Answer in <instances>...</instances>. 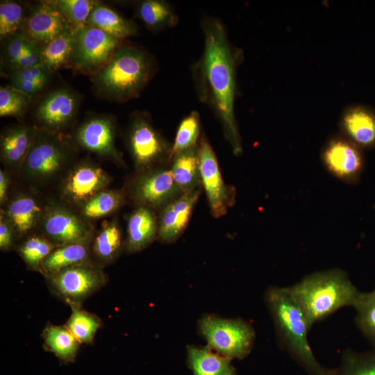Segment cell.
<instances>
[{
    "mask_svg": "<svg viewBox=\"0 0 375 375\" xmlns=\"http://www.w3.org/2000/svg\"><path fill=\"white\" fill-rule=\"evenodd\" d=\"M203 51L192 67L199 99L206 103L220 121L234 154L242 148L235 117L236 67L241 53L231 44L222 21L207 16L202 21Z\"/></svg>",
    "mask_w": 375,
    "mask_h": 375,
    "instance_id": "cell-1",
    "label": "cell"
},
{
    "mask_svg": "<svg viewBox=\"0 0 375 375\" xmlns=\"http://www.w3.org/2000/svg\"><path fill=\"white\" fill-rule=\"evenodd\" d=\"M154 72L152 58L142 48L122 43L108 62L92 75L102 98L124 102L139 96Z\"/></svg>",
    "mask_w": 375,
    "mask_h": 375,
    "instance_id": "cell-2",
    "label": "cell"
},
{
    "mask_svg": "<svg viewBox=\"0 0 375 375\" xmlns=\"http://www.w3.org/2000/svg\"><path fill=\"white\" fill-rule=\"evenodd\" d=\"M279 343L310 375H334L315 358L308 342V322L287 288L271 287L265 293Z\"/></svg>",
    "mask_w": 375,
    "mask_h": 375,
    "instance_id": "cell-3",
    "label": "cell"
},
{
    "mask_svg": "<svg viewBox=\"0 0 375 375\" xmlns=\"http://www.w3.org/2000/svg\"><path fill=\"white\" fill-rule=\"evenodd\" d=\"M287 289L310 327L340 308L353 306L360 294L340 269L312 274Z\"/></svg>",
    "mask_w": 375,
    "mask_h": 375,
    "instance_id": "cell-4",
    "label": "cell"
},
{
    "mask_svg": "<svg viewBox=\"0 0 375 375\" xmlns=\"http://www.w3.org/2000/svg\"><path fill=\"white\" fill-rule=\"evenodd\" d=\"M198 330L208 347L231 360L244 358L251 351L255 340L252 326L241 319L205 315L199 320Z\"/></svg>",
    "mask_w": 375,
    "mask_h": 375,
    "instance_id": "cell-5",
    "label": "cell"
},
{
    "mask_svg": "<svg viewBox=\"0 0 375 375\" xmlns=\"http://www.w3.org/2000/svg\"><path fill=\"white\" fill-rule=\"evenodd\" d=\"M122 41L86 24L75 27L69 67L76 72L92 75L108 62Z\"/></svg>",
    "mask_w": 375,
    "mask_h": 375,
    "instance_id": "cell-6",
    "label": "cell"
},
{
    "mask_svg": "<svg viewBox=\"0 0 375 375\" xmlns=\"http://www.w3.org/2000/svg\"><path fill=\"white\" fill-rule=\"evenodd\" d=\"M51 294L66 304L82 305L107 283L101 269L88 263L65 268L48 278Z\"/></svg>",
    "mask_w": 375,
    "mask_h": 375,
    "instance_id": "cell-7",
    "label": "cell"
},
{
    "mask_svg": "<svg viewBox=\"0 0 375 375\" xmlns=\"http://www.w3.org/2000/svg\"><path fill=\"white\" fill-rule=\"evenodd\" d=\"M199 147L201 181L212 215L220 217L235 203V190L224 183L215 153L204 137L201 138Z\"/></svg>",
    "mask_w": 375,
    "mask_h": 375,
    "instance_id": "cell-8",
    "label": "cell"
},
{
    "mask_svg": "<svg viewBox=\"0 0 375 375\" xmlns=\"http://www.w3.org/2000/svg\"><path fill=\"white\" fill-rule=\"evenodd\" d=\"M128 143L135 164L147 167L159 161L170 152L169 147L151 123L149 115L143 112H135L131 118Z\"/></svg>",
    "mask_w": 375,
    "mask_h": 375,
    "instance_id": "cell-9",
    "label": "cell"
},
{
    "mask_svg": "<svg viewBox=\"0 0 375 375\" xmlns=\"http://www.w3.org/2000/svg\"><path fill=\"white\" fill-rule=\"evenodd\" d=\"M74 28L53 1H42L26 15L22 31L41 45Z\"/></svg>",
    "mask_w": 375,
    "mask_h": 375,
    "instance_id": "cell-10",
    "label": "cell"
},
{
    "mask_svg": "<svg viewBox=\"0 0 375 375\" xmlns=\"http://www.w3.org/2000/svg\"><path fill=\"white\" fill-rule=\"evenodd\" d=\"M66 156L65 147L58 140L50 134L38 132L24 162L30 174L48 176L60 169Z\"/></svg>",
    "mask_w": 375,
    "mask_h": 375,
    "instance_id": "cell-11",
    "label": "cell"
},
{
    "mask_svg": "<svg viewBox=\"0 0 375 375\" xmlns=\"http://www.w3.org/2000/svg\"><path fill=\"white\" fill-rule=\"evenodd\" d=\"M79 106L77 94L67 88L49 93L38 104L36 116L45 126L58 130L65 126L75 116Z\"/></svg>",
    "mask_w": 375,
    "mask_h": 375,
    "instance_id": "cell-12",
    "label": "cell"
},
{
    "mask_svg": "<svg viewBox=\"0 0 375 375\" xmlns=\"http://www.w3.org/2000/svg\"><path fill=\"white\" fill-rule=\"evenodd\" d=\"M200 194L199 188L183 193L165 206L159 222L158 238L164 242H172L183 232Z\"/></svg>",
    "mask_w": 375,
    "mask_h": 375,
    "instance_id": "cell-13",
    "label": "cell"
},
{
    "mask_svg": "<svg viewBox=\"0 0 375 375\" xmlns=\"http://www.w3.org/2000/svg\"><path fill=\"white\" fill-rule=\"evenodd\" d=\"M138 199L150 206L169 204L183 194L170 170L159 169L141 177L135 185Z\"/></svg>",
    "mask_w": 375,
    "mask_h": 375,
    "instance_id": "cell-14",
    "label": "cell"
},
{
    "mask_svg": "<svg viewBox=\"0 0 375 375\" xmlns=\"http://www.w3.org/2000/svg\"><path fill=\"white\" fill-rule=\"evenodd\" d=\"M323 160L329 172L345 181L355 180L362 167V158L355 144L342 140L328 144Z\"/></svg>",
    "mask_w": 375,
    "mask_h": 375,
    "instance_id": "cell-15",
    "label": "cell"
},
{
    "mask_svg": "<svg viewBox=\"0 0 375 375\" xmlns=\"http://www.w3.org/2000/svg\"><path fill=\"white\" fill-rule=\"evenodd\" d=\"M76 138L85 149L103 156L117 157L114 144L115 126L112 119L93 117L78 128Z\"/></svg>",
    "mask_w": 375,
    "mask_h": 375,
    "instance_id": "cell-16",
    "label": "cell"
},
{
    "mask_svg": "<svg viewBox=\"0 0 375 375\" xmlns=\"http://www.w3.org/2000/svg\"><path fill=\"white\" fill-rule=\"evenodd\" d=\"M44 231L60 245L85 242L88 235L85 225L76 216L62 210H56L47 216Z\"/></svg>",
    "mask_w": 375,
    "mask_h": 375,
    "instance_id": "cell-17",
    "label": "cell"
},
{
    "mask_svg": "<svg viewBox=\"0 0 375 375\" xmlns=\"http://www.w3.org/2000/svg\"><path fill=\"white\" fill-rule=\"evenodd\" d=\"M107 182V175L102 169L89 165H81L68 177L65 192L74 201H88L97 195Z\"/></svg>",
    "mask_w": 375,
    "mask_h": 375,
    "instance_id": "cell-18",
    "label": "cell"
},
{
    "mask_svg": "<svg viewBox=\"0 0 375 375\" xmlns=\"http://www.w3.org/2000/svg\"><path fill=\"white\" fill-rule=\"evenodd\" d=\"M231 360L208 347H187V364L193 375H237Z\"/></svg>",
    "mask_w": 375,
    "mask_h": 375,
    "instance_id": "cell-19",
    "label": "cell"
},
{
    "mask_svg": "<svg viewBox=\"0 0 375 375\" xmlns=\"http://www.w3.org/2000/svg\"><path fill=\"white\" fill-rule=\"evenodd\" d=\"M86 24L99 28L122 40L137 34L138 31V28L133 21L122 17L100 1H98L90 12Z\"/></svg>",
    "mask_w": 375,
    "mask_h": 375,
    "instance_id": "cell-20",
    "label": "cell"
},
{
    "mask_svg": "<svg viewBox=\"0 0 375 375\" xmlns=\"http://www.w3.org/2000/svg\"><path fill=\"white\" fill-rule=\"evenodd\" d=\"M172 160L170 171L182 193L198 189L201 183L199 144L178 153Z\"/></svg>",
    "mask_w": 375,
    "mask_h": 375,
    "instance_id": "cell-21",
    "label": "cell"
},
{
    "mask_svg": "<svg viewBox=\"0 0 375 375\" xmlns=\"http://www.w3.org/2000/svg\"><path fill=\"white\" fill-rule=\"evenodd\" d=\"M43 347L64 363L75 361L81 343L65 325L47 324L42 333Z\"/></svg>",
    "mask_w": 375,
    "mask_h": 375,
    "instance_id": "cell-22",
    "label": "cell"
},
{
    "mask_svg": "<svg viewBox=\"0 0 375 375\" xmlns=\"http://www.w3.org/2000/svg\"><path fill=\"white\" fill-rule=\"evenodd\" d=\"M158 229L153 212L141 207L130 217L128 223L127 250L136 252L147 247L155 238Z\"/></svg>",
    "mask_w": 375,
    "mask_h": 375,
    "instance_id": "cell-23",
    "label": "cell"
},
{
    "mask_svg": "<svg viewBox=\"0 0 375 375\" xmlns=\"http://www.w3.org/2000/svg\"><path fill=\"white\" fill-rule=\"evenodd\" d=\"M135 16L153 32L175 26L178 16L174 8L162 0H143L135 6Z\"/></svg>",
    "mask_w": 375,
    "mask_h": 375,
    "instance_id": "cell-24",
    "label": "cell"
},
{
    "mask_svg": "<svg viewBox=\"0 0 375 375\" xmlns=\"http://www.w3.org/2000/svg\"><path fill=\"white\" fill-rule=\"evenodd\" d=\"M85 242L61 245L54 249L43 261L40 272L48 278L62 269L86 263L88 249Z\"/></svg>",
    "mask_w": 375,
    "mask_h": 375,
    "instance_id": "cell-25",
    "label": "cell"
},
{
    "mask_svg": "<svg viewBox=\"0 0 375 375\" xmlns=\"http://www.w3.org/2000/svg\"><path fill=\"white\" fill-rule=\"evenodd\" d=\"M33 130L18 126L5 131L1 137V153L8 164L16 165L24 160L35 138Z\"/></svg>",
    "mask_w": 375,
    "mask_h": 375,
    "instance_id": "cell-26",
    "label": "cell"
},
{
    "mask_svg": "<svg viewBox=\"0 0 375 375\" xmlns=\"http://www.w3.org/2000/svg\"><path fill=\"white\" fill-rule=\"evenodd\" d=\"M345 131L356 144L370 147L375 144V115L362 108L349 110L344 117Z\"/></svg>",
    "mask_w": 375,
    "mask_h": 375,
    "instance_id": "cell-27",
    "label": "cell"
},
{
    "mask_svg": "<svg viewBox=\"0 0 375 375\" xmlns=\"http://www.w3.org/2000/svg\"><path fill=\"white\" fill-rule=\"evenodd\" d=\"M74 29L40 45L41 64L51 73L69 67L74 46Z\"/></svg>",
    "mask_w": 375,
    "mask_h": 375,
    "instance_id": "cell-28",
    "label": "cell"
},
{
    "mask_svg": "<svg viewBox=\"0 0 375 375\" xmlns=\"http://www.w3.org/2000/svg\"><path fill=\"white\" fill-rule=\"evenodd\" d=\"M71 314L65 324L81 344H92L102 321L98 315L83 308L82 305H71Z\"/></svg>",
    "mask_w": 375,
    "mask_h": 375,
    "instance_id": "cell-29",
    "label": "cell"
},
{
    "mask_svg": "<svg viewBox=\"0 0 375 375\" xmlns=\"http://www.w3.org/2000/svg\"><path fill=\"white\" fill-rule=\"evenodd\" d=\"M51 74L42 64L15 69L8 73L10 85L31 97L44 88Z\"/></svg>",
    "mask_w": 375,
    "mask_h": 375,
    "instance_id": "cell-30",
    "label": "cell"
},
{
    "mask_svg": "<svg viewBox=\"0 0 375 375\" xmlns=\"http://www.w3.org/2000/svg\"><path fill=\"white\" fill-rule=\"evenodd\" d=\"M8 212L17 231L19 234H24L33 227L40 208L34 199L22 197L11 202Z\"/></svg>",
    "mask_w": 375,
    "mask_h": 375,
    "instance_id": "cell-31",
    "label": "cell"
},
{
    "mask_svg": "<svg viewBox=\"0 0 375 375\" xmlns=\"http://www.w3.org/2000/svg\"><path fill=\"white\" fill-rule=\"evenodd\" d=\"M199 132V114L192 111L179 124L168 160H172L178 153L197 145Z\"/></svg>",
    "mask_w": 375,
    "mask_h": 375,
    "instance_id": "cell-32",
    "label": "cell"
},
{
    "mask_svg": "<svg viewBox=\"0 0 375 375\" xmlns=\"http://www.w3.org/2000/svg\"><path fill=\"white\" fill-rule=\"evenodd\" d=\"M334 375H375V349L364 353L346 350Z\"/></svg>",
    "mask_w": 375,
    "mask_h": 375,
    "instance_id": "cell-33",
    "label": "cell"
},
{
    "mask_svg": "<svg viewBox=\"0 0 375 375\" xmlns=\"http://www.w3.org/2000/svg\"><path fill=\"white\" fill-rule=\"evenodd\" d=\"M353 307L358 328L375 349V290L360 292Z\"/></svg>",
    "mask_w": 375,
    "mask_h": 375,
    "instance_id": "cell-34",
    "label": "cell"
},
{
    "mask_svg": "<svg viewBox=\"0 0 375 375\" xmlns=\"http://www.w3.org/2000/svg\"><path fill=\"white\" fill-rule=\"evenodd\" d=\"M26 16L23 5L15 1H1L0 38L5 40L22 31Z\"/></svg>",
    "mask_w": 375,
    "mask_h": 375,
    "instance_id": "cell-35",
    "label": "cell"
},
{
    "mask_svg": "<svg viewBox=\"0 0 375 375\" xmlns=\"http://www.w3.org/2000/svg\"><path fill=\"white\" fill-rule=\"evenodd\" d=\"M122 245L121 233L115 224L106 227L95 238L93 250L101 261L112 260Z\"/></svg>",
    "mask_w": 375,
    "mask_h": 375,
    "instance_id": "cell-36",
    "label": "cell"
},
{
    "mask_svg": "<svg viewBox=\"0 0 375 375\" xmlns=\"http://www.w3.org/2000/svg\"><path fill=\"white\" fill-rule=\"evenodd\" d=\"M31 97L10 85L0 88V116L19 117L28 108Z\"/></svg>",
    "mask_w": 375,
    "mask_h": 375,
    "instance_id": "cell-37",
    "label": "cell"
},
{
    "mask_svg": "<svg viewBox=\"0 0 375 375\" xmlns=\"http://www.w3.org/2000/svg\"><path fill=\"white\" fill-rule=\"evenodd\" d=\"M54 249L53 244L48 240L33 237L27 240L19 248V253L27 265L40 271L42 264Z\"/></svg>",
    "mask_w": 375,
    "mask_h": 375,
    "instance_id": "cell-38",
    "label": "cell"
},
{
    "mask_svg": "<svg viewBox=\"0 0 375 375\" xmlns=\"http://www.w3.org/2000/svg\"><path fill=\"white\" fill-rule=\"evenodd\" d=\"M99 1L94 0H55V5L67 19L77 27L86 21Z\"/></svg>",
    "mask_w": 375,
    "mask_h": 375,
    "instance_id": "cell-39",
    "label": "cell"
},
{
    "mask_svg": "<svg viewBox=\"0 0 375 375\" xmlns=\"http://www.w3.org/2000/svg\"><path fill=\"white\" fill-rule=\"evenodd\" d=\"M6 40L1 51V63L9 73L15 62L35 42L30 39L22 31Z\"/></svg>",
    "mask_w": 375,
    "mask_h": 375,
    "instance_id": "cell-40",
    "label": "cell"
},
{
    "mask_svg": "<svg viewBox=\"0 0 375 375\" xmlns=\"http://www.w3.org/2000/svg\"><path fill=\"white\" fill-rule=\"evenodd\" d=\"M121 197L114 192H102L89 199L83 208L86 217L96 218L115 210L120 203Z\"/></svg>",
    "mask_w": 375,
    "mask_h": 375,
    "instance_id": "cell-41",
    "label": "cell"
},
{
    "mask_svg": "<svg viewBox=\"0 0 375 375\" xmlns=\"http://www.w3.org/2000/svg\"><path fill=\"white\" fill-rule=\"evenodd\" d=\"M12 242V234L11 228L8 224L1 218L0 223V248L1 250L8 249Z\"/></svg>",
    "mask_w": 375,
    "mask_h": 375,
    "instance_id": "cell-42",
    "label": "cell"
},
{
    "mask_svg": "<svg viewBox=\"0 0 375 375\" xmlns=\"http://www.w3.org/2000/svg\"><path fill=\"white\" fill-rule=\"evenodd\" d=\"M8 186V179L5 173L1 170L0 172V199L1 202L6 199V190Z\"/></svg>",
    "mask_w": 375,
    "mask_h": 375,
    "instance_id": "cell-43",
    "label": "cell"
},
{
    "mask_svg": "<svg viewBox=\"0 0 375 375\" xmlns=\"http://www.w3.org/2000/svg\"><path fill=\"white\" fill-rule=\"evenodd\" d=\"M375 290V289H374Z\"/></svg>",
    "mask_w": 375,
    "mask_h": 375,
    "instance_id": "cell-44",
    "label": "cell"
}]
</instances>
